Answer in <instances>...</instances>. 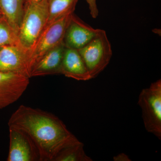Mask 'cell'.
Listing matches in <instances>:
<instances>
[{"instance_id": "cell-5", "label": "cell", "mask_w": 161, "mask_h": 161, "mask_svg": "<svg viewBox=\"0 0 161 161\" xmlns=\"http://www.w3.org/2000/svg\"><path fill=\"white\" fill-rule=\"evenodd\" d=\"M78 51L92 79L106 68L112 56V46L106 32L100 29L90 43Z\"/></svg>"}, {"instance_id": "cell-10", "label": "cell", "mask_w": 161, "mask_h": 161, "mask_svg": "<svg viewBox=\"0 0 161 161\" xmlns=\"http://www.w3.org/2000/svg\"><path fill=\"white\" fill-rule=\"evenodd\" d=\"M61 74L78 80L86 81L92 79L78 50L66 47L61 64Z\"/></svg>"}, {"instance_id": "cell-6", "label": "cell", "mask_w": 161, "mask_h": 161, "mask_svg": "<svg viewBox=\"0 0 161 161\" xmlns=\"http://www.w3.org/2000/svg\"><path fill=\"white\" fill-rule=\"evenodd\" d=\"M30 83L26 76L9 72L0 71V110L16 102Z\"/></svg>"}, {"instance_id": "cell-4", "label": "cell", "mask_w": 161, "mask_h": 161, "mask_svg": "<svg viewBox=\"0 0 161 161\" xmlns=\"http://www.w3.org/2000/svg\"><path fill=\"white\" fill-rule=\"evenodd\" d=\"M138 105L142 110L144 126L147 132L161 139V80L151 83L141 91Z\"/></svg>"}, {"instance_id": "cell-7", "label": "cell", "mask_w": 161, "mask_h": 161, "mask_svg": "<svg viewBox=\"0 0 161 161\" xmlns=\"http://www.w3.org/2000/svg\"><path fill=\"white\" fill-rule=\"evenodd\" d=\"M9 147L7 161H40L37 149L23 131L9 128Z\"/></svg>"}, {"instance_id": "cell-13", "label": "cell", "mask_w": 161, "mask_h": 161, "mask_svg": "<svg viewBox=\"0 0 161 161\" xmlns=\"http://www.w3.org/2000/svg\"><path fill=\"white\" fill-rule=\"evenodd\" d=\"M78 0H47V23L74 13Z\"/></svg>"}, {"instance_id": "cell-12", "label": "cell", "mask_w": 161, "mask_h": 161, "mask_svg": "<svg viewBox=\"0 0 161 161\" xmlns=\"http://www.w3.org/2000/svg\"><path fill=\"white\" fill-rule=\"evenodd\" d=\"M27 0H0L2 14L16 32L18 31Z\"/></svg>"}, {"instance_id": "cell-1", "label": "cell", "mask_w": 161, "mask_h": 161, "mask_svg": "<svg viewBox=\"0 0 161 161\" xmlns=\"http://www.w3.org/2000/svg\"><path fill=\"white\" fill-rule=\"evenodd\" d=\"M8 125L29 136L41 161H54L61 150L78 141L54 114L24 105L12 114Z\"/></svg>"}, {"instance_id": "cell-16", "label": "cell", "mask_w": 161, "mask_h": 161, "mask_svg": "<svg viewBox=\"0 0 161 161\" xmlns=\"http://www.w3.org/2000/svg\"><path fill=\"white\" fill-rule=\"evenodd\" d=\"M89 7L90 14L92 18L96 19L98 16V10L96 4V0H86Z\"/></svg>"}, {"instance_id": "cell-3", "label": "cell", "mask_w": 161, "mask_h": 161, "mask_svg": "<svg viewBox=\"0 0 161 161\" xmlns=\"http://www.w3.org/2000/svg\"><path fill=\"white\" fill-rule=\"evenodd\" d=\"M73 14L47 23L34 45L27 51L31 76L33 69L43 56L63 42L65 31Z\"/></svg>"}, {"instance_id": "cell-2", "label": "cell", "mask_w": 161, "mask_h": 161, "mask_svg": "<svg viewBox=\"0 0 161 161\" xmlns=\"http://www.w3.org/2000/svg\"><path fill=\"white\" fill-rule=\"evenodd\" d=\"M47 0H27L18 33L19 44L28 51L46 26L48 20Z\"/></svg>"}, {"instance_id": "cell-20", "label": "cell", "mask_w": 161, "mask_h": 161, "mask_svg": "<svg viewBox=\"0 0 161 161\" xmlns=\"http://www.w3.org/2000/svg\"><path fill=\"white\" fill-rule=\"evenodd\" d=\"M1 48H2V47H0V50H1Z\"/></svg>"}, {"instance_id": "cell-8", "label": "cell", "mask_w": 161, "mask_h": 161, "mask_svg": "<svg viewBox=\"0 0 161 161\" xmlns=\"http://www.w3.org/2000/svg\"><path fill=\"white\" fill-rule=\"evenodd\" d=\"M0 71L13 72L31 78L27 51L20 45L2 47L0 50Z\"/></svg>"}, {"instance_id": "cell-15", "label": "cell", "mask_w": 161, "mask_h": 161, "mask_svg": "<svg viewBox=\"0 0 161 161\" xmlns=\"http://www.w3.org/2000/svg\"><path fill=\"white\" fill-rule=\"evenodd\" d=\"M19 45L18 35L3 16L0 17V47Z\"/></svg>"}, {"instance_id": "cell-9", "label": "cell", "mask_w": 161, "mask_h": 161, "mask_svg": "<svg viewBox=\"0 0 161 161\" xmlns=\"http://www.w3.org/2000/svg\"><path fill=\"white\" fill-rule=\"evenodd\" d=\"M98 29H94L73 13L64 34L63 40L64 46L78 50L95 37Z\"/></svg>"}, {"instance_id": "cell-19", "label": "cell", "mask_w": 161, "mask_h": 161, "mask_svg": "<svg viewBox=\"0 0 161 161\" xmlns=\"http://www.w3.org/2000/svg\"><path fill=\"white\" fill-rule=\"evenodd\" d=\"M32 1H34V2H40V1H42V0H32Z\"/></svg>"}, {"instance_id": "cell-17", "label": "cell", "mask_w": 161, "mask_h": 161, "mask_svg": "<svg viewBox=\"0 0 161 161\" xmlns=\"http://www.w3.org/2000/svg\"><path fill=\"white\" fill-rule=\"evenodd\" d=\"M113 160L114 161H131V159L130 158L129 156L125 153H120L118 155L115 156L113 157Z\"/></svg>"}, {"instance_id": "cell-18", "label": "cell", "mask_w": 161, "mask_h": 161, "mask_svg": "<svg viewBox=\"0 0 161 161\" xmlns=\"http://www.w3.org/2000/svg\"><path fill=\"white\" fill-rule=\"evenodd\" d=\"M3 16V14H2V11H1V7H0V17L2 16Z\"/></svg>"}, {"instance_id": "cell-14", "label": "cell", "mask_w": 161, "mask_h": 161, "mask_svg": "<svg viewBox=\"0 0 161 161\" xmlns=\"http://www.w3.org/2000/svg\"><path fill=\"white\" fill-rule=\"evenodd\" d=\"M84 149V144L79 140L61 150L54 161H92Z\"/></svg>"}, {"instance_id": "cell-11", "label": "cell", "mask_w": 161, "mask_h": 161, "mask_svg": "<svg viewBox=\"0 0 161 161\" xmlns=\"http://www.w3.org/2000/svg\"><path fill=\"white\" fill-rule=\"evenodd\" d=\"M65 47L63 42L48 52L33 69L32 77L61 74V64Z\"/></svg>"}]
</instances>
